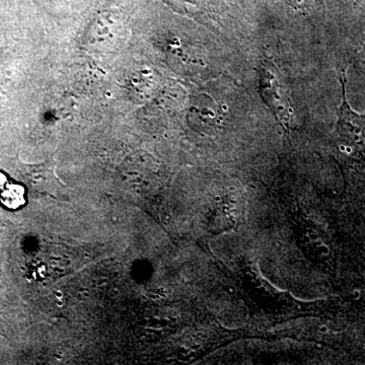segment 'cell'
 Wrapping results in <instances>:
<instances>
[{
    "label": "cell",
    "instance_id": "6da1fadb",
    "mask_svg": "<svg viewBox=\"0 0 365 365\" xmlns=\"http://www.w3.org/2000/svg\"><path fill=\"white\" fill-rule=\"evenodd\" d=\"M338 76L342 101L337 109L336 133L339 138L341 150L348 155L353 153H365V113L359 114L355 112L348 103L346 95V69H341Z\"/></svg>",
    "mask_w": 365,
    "mask_h": 365
},
{
    "label": "cell",
    "instance_id": "7a4b0ae2",
    "mask_svg": "<svg viewBox=\"0 0 365 365\" xmlns=\"http://www.w3.org/2000/svg\"><path fill=\"white\" fill-rule=\"evenodd\" d=\"M259 86L262 98L283 128L289 130L294 123V111L277 69L271 62L262 63Z\"/></svg>",
    "mask_w": 365,
    "mask_h": 365
},
{
    "label": "cell",
    "instance_id": "3957f363",
    "mask_svg": "<svg viewBox=\"0 0 365 365\" xmlns=\"http://www.w3.org/2000/svg\"><path fill=\"white\" fill-rule=\"evenodd\" d=\"M0 201L7 208L16 209L25 204V191L16 185L2 184L0 182Z\"/></svg>",
    "mask_w": 365,
    "mask_h": 365
},
{
    "label": "cell",
    "instance_id": "277c9868",
    "mask_svg": "<svg viewBox=\"0 0 365 365\" xmlns=\"http://www.w3.org/2000/svg\"><path fill=\"white\" fill-rule=\"evenodd\" d=\"M362 43H364V44L361 46V49H360L359 59L360 67H361L362 73H364L365 76V38L364 42Z\"/></svg>",
    "mask_w": 365,
    "mask_h": 365
},
{
    "label": "cell",
    "instance_id": "5b68a950",
    "mask_svg": "<svg viewBox=\"0 0 365 365\" xmlns=\"http://www.w3.org/2000/svg\"><path fill=\"white\" fill-rule=\"evenodd\" d=\"M292 6H302L307 1V0H288Z\"/></svg>",
    "mask_w": 365,
    "mask_h": 365
}]
</instances>
